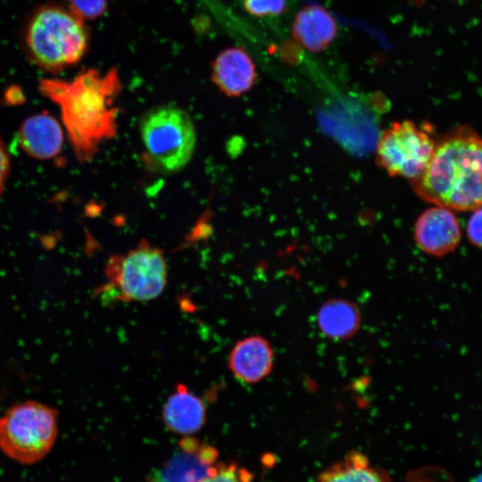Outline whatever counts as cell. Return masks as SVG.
<instances>
[{
	"instance_id": "obj_22",
	"label": "cell",
	"mask_w": 482,
	"mask_h": 482,
	"mask_svg": "<svg viewBox=\"0 0 482 482\" xmlns=\"http://www.w3.org/2000/svg\"><path fill=\"white\" fill-rule=\"evenodd\" d=\"M475 482H482V475L479 478H478V479H476Z\"/></svg>"
},
{
	"instance_id": "obj_10",
	"label": "cell",
	"mask_w": 482,
	"mask_h": 482,
	"mask_svg": "<svg viewBox=\"0 0 482 482\" xmlns=\"http://www.w3.org/2000/svg\"><path fill=\"white\" fill-rule=\"evenodd\" d=\"M274 365V352L263 337L250 336L237 341L229 355L233 376L245 384H256L267 378Z\"/></svg>"
},
{
	"instance_id": "obj_15",
	"label": "cell",
	"mask_w": 482,
	"mask_h": 482,
	"mask_svg": "<svg viewBox=\"0 0 482 482\" xmlns=\"http://www.w3.org/2000/svg\"><path fill=\"white\" fill-rule=\"evenodd\" d=\"M316 320L324 337L333 341H345L358 332L362 323V313L353 301L332 298L320 306Z\"/></svg>"
},
{
	"instance_id": "obj_21",
	"label": "cell",
	"mask_w": 482,
	"mask_h": 482,
	"mask_svg": "<svg viewBox=\"0 0 482 482\" xmlns=\"http://www.w3.org/2000/svg\"><path fill=\"white\" fill-rule=\"evenodd\" d=\"M11 161L5 143L0 135V195L4 192L10 172Z\"/></svg>"
},
{
	"instance_id": "obj_19",
	"label": "cell",
	"mask_w": 482,
	"mask_h": 482,
	"mask_svg": "<svg viewBox=\"0 0 482 482\" xmlns=\"http://www.w3.org/2000/svg\"><path fill=\"white\" fill-rule=\"evenodd\" d=\"M287 0H244L245 11L255 17L277 16L287 8Z\"/></svg>"
},
{
	"instance_id": "obj_3",
	"label": "cell",
	"mask_w": 482,
	"mask_h": 482,
	"mask_svg": "<svg viewBox=\"0 0 482 482\" xmlns=\"http://www.w3.org/2000/svg\"><path fill=\"white\" fill-rule=\"evenodd\" d=\"M85 21L71 10L46 5L31 16L25 44L33 62L52 72L60 71L81 60L88 47Z\"/></svg>"
},
{
	"instance_id": "obj_18",
	"label": "cell",
	"mask_w": 482,
	"mask_h": 482,
	"mask_svg": "<svg viewBox=\"0 0 482 482\" xmlns=\"http://www.w3.org/2000/svg\"><path fill=\"white\" fill-rule=\"evenodd\" d=\"M70 10L82 21L94 20L102 16L108 0H68Z\"/></svg>"
},
{
	"instance_id": "obj_5",
	"label": "cell",
	"mask_w": 482,
	"mask_h": 482,
	"mask_svg": "<svg viewBox=\"0 0 482 482\" xmlns=\"http://www.w3.org/2000/svg\"><path fill=\"white\" fill-rule=\"evenodd\" d=\"M58 413L44 403L27 401L0 418V449L26 465L38 462L51 451L58 433Z\"/></svg>"
},
{
	"instance_id": "obj_12",
	"label": "cell",
	"mask_w": 482,
	"mask_h": 482,
	"mask_svg": "<svg viewBox=\"0 0 482 482\" xmlns=\"http://www.w3.org/2000/svg\"><path fill=\"white\" fill-rule=\"evenodd\" d=\"M22 150L30 157L49 160L62 151L64 131L60 122L48 112H43L28 117L18 133Z\"/></svg>"
},
{
	"instance_id": "obj_8",
	"label": "cell",
	"mask_w": 482,
	"mask_h": 482,
	"mask_svg": "<svg viewBox=\"0 0 482 482\" xmlns=\"http://www.w3.org/2000/svg\"><path fill=\"white\" fill-rule=\"evenodd\" d=\"M218 456L214 446L185 436L170 457L151 471L147 482H201L213 470Z\"/></svg>"
},
{
	"instance_id": "obj_20",
	"label": "cell",
	"mask_w": 482,
	"mask_h": 482,
	"mask_svg": "<svg viewBox=\"0 0 482 482\" xmlns=\"http://www.w3.org/2000/svg\"><path fill=\"white\" fill-rule=\"evenodd\" d=\"M466 235L472 245L482 249V207L472 211L467 221Z\"/></svg>"
},
{
	"instance_id": "obj_17",
	"label": "cell",
	"mask_w": 482,
	"mask_h": 482,
	"mask_svg": "<svg viewBox=\"0 0 482 482\" xmlns=\"http://www.w3.org/2000/svg\"><path fill=\"white\" fill-rule=\"evenodd\" d=\"M253 474L236 463L218 461L210 475L201 482H251Z\"/></svg>"
},
{
	"instance_id": "obj_16",
	"label": "cell",
	"mask_w": 482,
	"mask_h": 482,
	"mask_svg": "<svg viewBox=\"0 0 482 482\" xmlns=\"http://www.w3.org/2000/svg\"><path fill=\"white\" fill-rule=\"evenodd\" d=\"M317 482H390V478L386 471L371 465L364 453L351 451L321 471Z\"/></svg>"
},
{
	"instance_id": "obj_2",
	"label": "cell",
	"mask_w": 482,
	"mask_h": 482,
	"mask_svg": "<svg viewBox=\"0 0 482 482\" xmlns=\"http://www.w3.org/2000/svg\"><path fill=\"white\" fill-rule=\"evenodd\" d=\"M413 184L416 193L435 205L459 212L482 207V136L466 125L451 130L436 142Z\"/></svg>"
},
{
	"instance_id": "obj_13",
	"label": "cell",
	"mask_w": 482,
	"mask_h": 482,
	"mask_svg": "<svg viewBox=\"0 0 482 482\" xmlns=\"http://www.w3.org/2000/svg\"><path fill=\"white\" fill-rule=\"evenodd\" d=\"M162 416L168 429L187 436L204 427L206 421V406L186 385L179 384L164 403Z\"/></svg>"
},
{
	"instance_id": "obj_4",
	"label": "cell",
	"mask_w": 482,
	"mask_h": 482,
	"mask_svg": "<svg viewBox=\"0 0 482 482\" xmlns=\"http://www.w3.org/2000/svg\"><path fill=\"white\" fill-rule=\"evenodd\" d=\"M107 283L96 294L105 302H146L164 291L168 280L162 251L146 240L124 253L112 255L105 264Z\"/></svg>"
},
{
	"instance_id": "obj_6",
	"label": "cell",
	"mask_w": 482,
	"mask_h": 482,
	"mask_svg": "<svg viewBox=\"0 0 482 482\" xmlns=\"http://www.w3.org/2000/svg\"><path fill=\"white\" fill-rule=\"evenodd\" d=\"M140 132L147 159L159 171H179L191 159L195 130L183 110L174 106L151 110L141 121Z\"/></svg>"
},
{
	"instance_id": "obj_11",
	"label": "cell",
	"mask_w": 482,
	"mask_h": 482,
	"mask_svg": "<svg viewBox=\"0 0 482 482\" xmlns=\"http://www.w3.org/2000/svg\"><path fill=\"white\" fill-rule=\"evenodd\" d=\"M211 77L220 92L228 96H239L254 85L256 67L243 47H229L212 62Z\"/></svg>"
},
{
	"instance_id": "obj_1",
	"label": "cell",
	"mask_w": 482,
	"mask_h": 482,
	"mask_svg": "<svg viewBox=\"0 0 482 482\" xmlns=\"http://www.w3.org/2000/svg\"><path fill=\"white\" fill-rule=\"evenodd\" d=\"M40 92L56 105L73 151L81 162L91 161L102 143L117 132L115 100L121 91L116 68L102 74L89 69L72 80H40Z\"/></svg>"
},
{
	"instance_id": "obj_9",
	"label": "cell",
	"mask_w": 482,
	"mask_h": 482,
	"mask_svg": "<svg viewBox=\"0 0 482 482\" xmlns=\"http://www.w3.org/2000/svg\"><path fill=\"white\" fill-rule=\"evenodd\" d=\"M461 238L460 222L453 210L434 205L425 210L414 226L418 247L428 255L443 257L453 253Z\"/></svg>"
},
{
	"instance_id": "obj_14",
	"label": "cell",
	"mask_w": 482,
	"mask_h": 482,
	"mask_svg": "<svg viewBox=\"0 0 482 482\" xmlns=\"http://www.w3.org/2000/svg\"><path fill=\"white\" fill-rule=\"evenodd\" d=\"M337 25L322 6L312 4L300 10L292 23L294 38L312 53L324 51L337 36Z\"/></svg>"
},
{
	"instance_id": "obj_7",
	"label": "cell",
	"mask_w": 482,
	"mask_h": 482,
	"mask_svg": "<svg viewBox=\"0 0 482 482\" xmlns=\"http://www.w3.org/2000/svg\"><path fill=\"white\" fill-rule=\"evenodd\" d=\"M436 141L413 121L393 123L378 143V163L391 176L417 179L428 164Z\"/></svg>"
}]
</instances>
